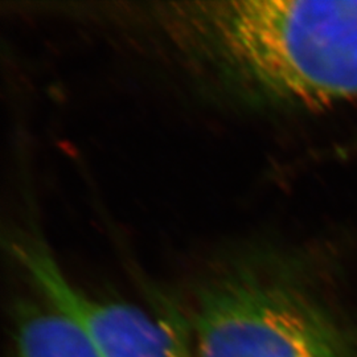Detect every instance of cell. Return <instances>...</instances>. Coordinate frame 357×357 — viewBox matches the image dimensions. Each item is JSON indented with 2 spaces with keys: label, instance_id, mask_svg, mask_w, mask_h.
I'll return each mask as SVG.
<instances>
[{
  "label": "cell",
  "instance_id": "6da1fadb",
  "mask_svg": "<svg viewBox=\"0 0 357 357\" xmlns=\"http://www.w3.org/2000/svg\"><path fill=\"white\" fill-rule=\"evenodd\" d=\"M188 60L248 102L321 109L357 98V0H222L159 6Z\"/></svg>",
  "mask_w": 357,
  "mask_h": 357
},
{
  "label": "cell",
  "instance_id": "7a4b0ae2",
  "mask_svg": "<svg viewBox=\"0 0 357 357\" xmlns=\"http://www.w3.org/2000/svg\"><path fill=\"white\" fill-rule=\"evenodd\" d=\"M185 318L193 357H357L342 323L293 282L238 265L209 278Z\"/></svg>",
  "mask_w": 357,
  "mask_h": 357
},
{
  "label": "cell",
  "instance_id": "3957f363",
  "mask_svg": "<svg viewBox=\"0 0 357 357\" xmlns=\"http://www.w3.org/2000/svg\"><path fill=\"white\" fill-rule=\"evenodd\" d=\"M17 262L47 302L73 320L100 357H193L185 318L153 317L138 307L100 301L68 280L51 250L35 237L11 245Z\"/></svg>",
  "mask_w": 357,
  "mask_h": 357
},
{
  "label": "cell",
  "instance_id": "277c9868",
  "mask_svg": "<svg viewBox=\"0 0 357 357\" xmlns=\"http://www.w3.org/2000/svg\"><path fill=\"white\" fill-rule=\"evenodd\" d=\"M13 344L16 357H100L76 323L50 303L16 307Z\"/></svg>",
  "mask_w": 357,
  "mask_h": 357
}]
</instances>
